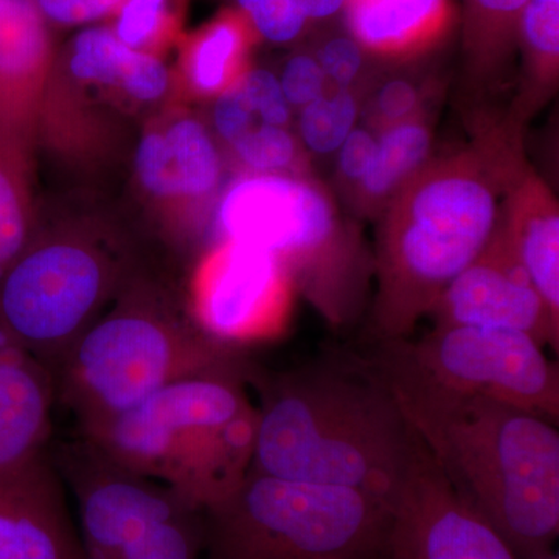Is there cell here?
<instances>
[{
  "label": "cell",
  "instance_id": "obj_2",
  "mask_svg": "<svg viewBox=\"0 0 559 559\" xmlns=\"http://www.w3.org/2000/svg\"><path fill=\"white\" fill-rule=\"evenodd\" d=\"M452 489L518 559L554 550L559 535L557 423L374 366Z\"/></svg>",
  "mask_w": 559,
  "mask_h": 559
},
{
  "label": "cell",
  "instance_id": "obj_35",
  "mask_svg": "<svg viewBox=\"0 0 559 559\" xmlns=\"http://www.w3.org/2000/svg\"><path fill=\"white\" fill-rule=\"evenodd\" d=\"M337 153V168L345 182L358 186L369 173L377 154V135L366 128H355L342 143Z\"/></svg>",
  "mask_w": 559,
  "mask_h": 559
},
{
  "label": "cell",
  "instance_id": "obj_32",
  "mask_svg": "<svg viewBox=\"0 0 559 559\" xmlns=\"http://www.w3.org/2000/svg\"><path fill=\"white\" fill-rule=\"evenodd\" d=\"M367 51L352 36H334L320 47L318 60L326 80L336 84L337 90H349L362 72Z\"/></svg>",
  "mask_w": 559,
  "mask_h": 559
},
{
  "label": "cell",
  "instance_id": "obj_28",
  "mask_svg": "<svg viewBox=\"0 0 559 559\" xmlns=\"http://www.w3.org/2000/svg\"><path fill=\"white\" fill-rule=\"evenodd\" d=\"M246 173H297L299 143L289 128L261 123L227 148Z\"/></svg>",
  "mask_w": 559,
  "mask_h": 559
},
{
  "label": "cell",
  "instance_id": "obj_33",
  "mask_svg": "<svg viewBox=\"0 0 559 559\" xmlns=\"http://www.w3.org/2000/svg\"><path fill=\"white\" fill-rule=\"evenodd\" d=\"M124 0H35L50 25L79 27L110 20Z\"/></svg>",
  "mask_w": 559,
  "mask_h": 559
},
{
  "label": "cell",
  "instance_id": "obj_19",
  "mask_svg": "<svg viewBox=\"0 0 559 559\" xmlns=\"http://www.w3.org/2000/svg\"><path fill=\"white\" fill-rule=\"evenodd\" d=\"M55 401L51 371L0 342V474L50 447Z\"/></svg>",
  "mask_w": 559,
  "mask_h": 559
},
{
  "label": "cell",
  "instance_id": "obj_27",
  "mask_svg": "<svg viewBox=\"0 0 559 559\" xmlns=\"http://www.w3.org/2000/svg\"><path fill=\"white\" fill-rule=\"evenodd\" d=\"M358 98L349 90L323 94L300 109L299 134L312 153L325 156L341 148L358 121Z\"/></svg>",
  "mask_w": 559,
  "mask_h": 559
},
{
  "label": "cell",
  "instance_id": "obj_30",
  "mask_svg": "<svg viewBox=\"0 0 559 559\" xmlns=\"http://www.w3.org/2000/svg\"><path fill=\"white\" fill-rule=\"evenodd\" d=\"M240 84L250 106L263 123L289 128L293 108L286 102L275 73L250 66L240 76Z\"/></svg>",
  "mask_w": 559,
  "mask_h": 559
},
{
  "label": "cell",
  "instance_id": "obj_16",
  "mask_svg": "<svg viewBox=\"0 0 559 559\" xmlns=\"http://www.w3.org/2000/svg\"><path fill=\"white\" fill-rule=\"evenodd\" d=\"M57 49L35 0H0V124L38 142Z\"/></svg>",
  "mask_w": 559,
  "mask_h": 559
},
{
  "label": "cell",
  "instance_id": "obj_23",
  "mask_svg": "<svg viewBox=\"0 0 559 559\" xmlns=\"http://www.w3.org/2000/svg\"><path fill=\"white\" fill-rule=\"evenodd\" d=\"M432 143L428 121L418 117L385 128L377 135L373 164L355 187L362 215H380L389 201L429 164Z\"/></svg>",
  "mask_w": 559,
  "mask_h": 559
},
{
  "label": "cell",
  "instance_id": "obj_25",
  "mask_svg": "<svg viewBox=\"0 0 559 559\" xmlns=\"http://www.w3.org/2000/svg\"><path fill=\"white\" fill-rule=\"evenodd\" d=\"M463 40L468 66L489 76L506 62L516 44L518 20L527 0H463Z\"/></svg>",
  "mask_w": 559,
  "mask_h": 559
},
{
  "label": "cell",
  "instance_id": "obj_22",
  "mask_svg": "<svg viewBox=\"0 0 559 559\" xmlns=\"http://www.w3.org/2000/svg\"><path fill=\"white\" fill-rule=\"evenodd\" d=\"M38 142L0 124V275L24 252L39 230L35 204V151Z\"/></svg>",
  "mask_w": 559,
  "mask_h": 559
},
{
  "label": "cell",
  "instance_id": "obj_11",
  "mask_svg": "<svg viewBox=\"0 0 559 559\" xmlns=\"http://www.w3.org/2000/svg\"><path fill=\"white\" fill-rule=\"evenodd\" d=\"M140 197L175 242L193 245L212 226L224 190V159L207 124L178 105L143 127L134 151Z\"/></svg>",
  "mask_w": 559,
  "mask_h": 559
},
{
  "label": "cell",
  "instance_id": "obj_7",
  "mask_svg": "<svg viewBox=\"0 0 559 559\" xmlns=\"http://www.w3.org/2000/svg\"><path fill=\"white\" fill-rule=\"evenodd\" d=\"M146 266L134 241L108 221L80 216L40 224L0 275V342L53 371Z\"/></svg>",
  "mask_w": 559,
  "mask_h": 559
},
{
  "label": "cell",
  "instance_id": "obj_15",
  "mask_svg": "<svg viewBox=\"0 0 559 559\" xmlns=\"http://www.w3.org/2000/svg\"><path fill=\"white\" fill-rule=\"evenodd\" d=\"M0 559H86L49 448L0 474Z\"/></svg>",
  "mask_w": 559,
  "mask_h": 559
},
{
  "label": "cell",
  "instance_id": "obj_10",
  "mask_svg": "<svg viewBox=\"0 0 559 559\" xmlns=\"http://www.w3.org/2000/svg\"><path fill=\"white\" fill-rule=\"evenodd\" d=\"M371 362L451 392L559 419L558 364L539 342L518 331L433 326L418 341L381 342Z\"/></svg>",
  "mask_w": 559,
  "mask_h": 559
},
{
  "label": "cell",
  "instance_id": "obj_24",
  "mask_svg": "<svg viewBox=\"0 0 559 559\" xmlns=\"http://www.w3.org/2000/svg\"><path fill=\"white\" fill-rule=\"evenodd\" d=\"M516 44L522 51L524 83L518 114L510 121L521 124L558 86L559 0H527L518 20Z\"/></svg>",
  "mask_w": 559,
  "mask_h": 559
},
{
  "label": "cell",
  "instance_id": "obj_21",
  "mask_svg": "<svg viewBox=\"0 0 559 559\" xmlns=\"http://www.w3.org/2000/svg\"><path fill=\"white\" fill-rule=\"evenodd\" d=\"M260 40L240 10H221L180 40L178 69L171 72L175 91L194 100H215L250 68V53Z\"/></svg>",
  "mask_w": 559,
  "mask_h": 559
},
{
  "label": "cell",
  "instance_id": "obj_36",
  "mask_svg": "<svg viewBox=\"0 0 559 559\" xmlns=\"http://www.w3.org/2000/svg\"><path fill=\"white\" fill-rule=\"evenodd\" d=\"M308 22L326 21L336 14L344 13L347 0H299Z\"/></svg>",
  "mask_w": 559,
  "mask_h": 559
},
{
  "label": "cell",
  "instance_id": "obj_17",
  "mask_svg": "<svg viewBox=\"0 0 559 559\" xmlns=\"http://www.w3.org/2000/svg\"><path fill=\"white\" fill-rule=\"evenodd\" d=\"M55 72L95 84L130 110L164 108L175 92L171 70L162 58L124 46L109 25H91L57 50Z\"/></svg>",
  "mask_w": 559,
  "mask_h": 559
},
{
  "label": "cell",
  "instance_id": "obj_29",
  "mask_svg": "<svg viewBox=\"0 0 559 559\" xmlns=\"http://www.w3.org/2000/svg\"><path fill=\"white\" fill-rule=\"evenodd\" d=\"M260 39L272 44H289L307 31L308 22L299 0H235Z\"/></svg>",
  "mask_w": 559,
  "mask_h": 559
},
{
  "label": "cell",
  "instance_id": "obj_20",
  "mask_svg": "<svg viewBox=\"0 0 559 559\" xmlns=\"http://www.w3.org/2000/svg\"><path fill=\"white\" fill-rule=\"evenodd\" d=\"M348 35L367 53L414 57L432 49L454 24L452 0H347Z\"/></svg>",
  "mask_w": 559,
  "mask_h": 559
},
{
  "label": "cell",
  "instance_id": "obj_6",
  "mask_svg": "<svg viewBox=\"0 0 559 559\" xmlns=\"http://www.w3.org/2000/svg\"><path fill=\"white\" fill-rule=\"evenodd\" d=\"M212 227L210 242H245L274 257L331 329H347L362 314L373 253L316 180L245 173L224 187Z\"/></svg>",
  "mask_w": 559,
  "mask_h": 559
},
{
  "label": "cell",
  "instance_id": "obj_5",
  "mask_svg": "<svg viewBox=\"0 0 559 559\" xmlns=\"http://www.w3.org/2000/svg\"><path fill=\"white\" fill-rule=\"evenodd\" d=\"M249 367L173 382L132 409L79 429V437L124 468L213 509L252 465L257 406Z\"/></svg>",
  "mask_w": 559,
  "mask_h": 559
},
{
  "label": "cell",
  "instance_id": "obj_3",
  "mask_svg": "<svg viewBox=\"0 0 559 559\" xmlns=\"http://www.w3.org/2000/svg\"><path fill=\"white\" fill-rule=\"evenodd\" d=\"M518 135L509 123L452 156L429 160L377 216L371 329L380 344L412 337L441 293L487 246L522 157Z\"/></svg>",
  "mask_w": 559,
  "mask_h": 559
},
{
  "label": "cell",
  "instance_id": "obj_13",
  "mask_svg": "<svg viewBox=\"0 0 559 559\" xmlns=\"http://www.w3.org/2000/svg\"><path fill=\"white\" fill-rule=\"evenodd\" d=\"M385 559H518L506 539L452 489L419 441L392 503Z\"/></svg>",
  "mask_w": 559,
  "mask_h": 559
},
{
  "label": "cell",
  "instance_id": "obj_26",
  "mask_svg": "<svg viewBox=\"0 0 559 559\" xmlns=\"http://www.w3.org/2000/svg\"><path fill=\"white\" fill-rule=\"evenodd\" d=\"M189 7L190 0H124L108 25L124 46L164 60L186 36Z\"/></svg>",
  "mask_w": 559,
  "mask_h": 559
},
{
  "label": "cell",
  "instance_id": "obj_9",
  "mask_svg": "<svg viewBox=\"0 0 559 559\" xmlns=\"http://www.w3.org/2000/svg\"><path fill=\"white\" fill-rule=\"evenodd\" d=\"M86 559H205V510L76 436L49 447Z\"/></svg>",
  "mask_w": 559,
  "mask_h": 559
},
{
  "label": "cell",
  "instance_id": "obj_34",
  "mask_svg": "<svg viewBox=\"0 0 559 559\" xmlns=\"http://www.w3.org/2000/svg\"><path fill=\"white\" fill-rule=\"evenodd\" d=\"M419 94L411 81L390 80L378 92L371 106V121L378 131L417 117Z\"/></svg>",
  "mask_w": 559,
  "mask_h": 559
},
{
  "label": "cell",
  "instance_id": "obj_12",
  "mask_svg": "<svg viewBox=\"0 0 559 559\" xmlns=\"http://www.w3.org/2000/svg\"><path fill=\"white\" fill-rule=\"evenodd\" d=\"M293 289L288 274L270 253L218 240L201 250L186 301L210 336L242 348L277 336L288 319Z\"/></svg>",
  "mask_w": 559,
  "mask_h": 559
},
{
  "label": "cell",
  "instance_id": "obj_4",
  "mask_svg": "<svg viewBox=\"0 0 559 559\" xmlns=\"http://www.w3.org/2000/svg\"><path fill=\"white\" fill-rule=\"evenodd\" d=\"M249 364L242 348L201 329L186 296L146 266L51 374L57 401L83 429L132 409L173 382Z\"/></svg>",
  "mask_w": 559,
  "mask_h": 559
},
{
  "label": "cell",
  "instance_id": "obj_1",
  "mask_svg": "<svg viewBox=\"0 0 559 559\" xmlns=\"http://www.w3.org/2000/svg\"><path fill=\"white\" fill-rule=\"evenodd\" d=\"M257 433L249 471L370 492L392 506L419 439L369 362L267 373L250 362Z\"/></svg>",
  "mask_w": 559,
  "mask_h": 559
},
{
  "label": "cell",
  "instance_id": "obj_31",
  "mask_svg": "<svg viewBox=\"0 0 559 559\" xmlns=\"http://www.w3.org/2000/svg\"><path fill=\"white\" fill-rule=\"evenodd\" d=\"M278 83L290 108L301 109L325 94L329 80L316 57L297 53L283 66Z\"/></svg>",
  "mask_w": 559,
  "mask_h": 559
},
{
  "label": "cell",
  "instance_id": "obj_37",
  "mask_svg": "<svg viewBox=\"0 0 559 559\" xmlns=\"http://www.w3.org/2000/svg\"><path fill=\"white\" fill-rule=\"evenodd\" d=\"M536 559H558V555L554 554V550H551L549 554L543 555V557Z\"/></svg>",
  "mask_w": 559,
  "mask_h": 559
},
{
  "label": "cell",
  "instance_id": "obj_8",
  "mask_svg": "<svg viewBox=\"0 0 559 559\" xmlns=\"http://www.w3.org/2000/svg\"><path fill=\"white\" fill-rule=\"evenodd\" d=\"M390 524L370 492L249 471L205 511V559H385Z\"/></svg>",
  "mask_w": 559,
  "mask_h": 559
},
{
  "label": "cell",
  "instance_id": "obj_18",
  "mask_svg": "<svg viewBox=\"0 0 559 559\" xmlns=\"http://www.w3.org/2000/svg\"><path fill=\"white\" fill-rule=\"evenodd\" d=\"M499 227L551 316L559 320L558 201L524 156L503 190Z\"/></svg>",
  "mask_w": 559,
  "mask_h": 559
},
{
  "label": "cell",
  "instance_id": "obj_14",
  "mask_svg": "<svg viewBox=\"0 0 559 559\" xmlns=\"http://www.w3.org/2000/svg\"><path fill=\"white\" fill-rule=\"evenodd\" d=\"M428 318L433 326L518 331L558 353L559 320L514 255L499 221L487 246L441 293Z\"/></svg>",
  "mask_w": 559,
  "mask_h": 559
}]
</instances>
